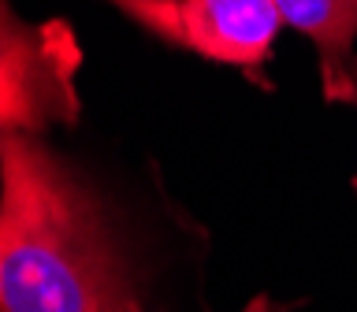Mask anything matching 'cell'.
<instances>
[{
  "label": "cell",
  "mask_w": 357,
  "mask_h": 312,
  "mask_svg": "<svg viewBox=\"0 0 357 312\" xmlns=\"http://www.w3.org/2000/svg\"><path fill=\"white\" fill-rule=\"evenodd\" d=\"M283 26L317 49L324 100L357 104V0H275Z\"/></svg>",
  "instance_id": "obj_4"
},
{
  "label": "cell",
  "mask_w": 357,
  "mask_h": 312,
  "mask_svg": "<svg viewBox=\"0 0 357 312\" xmlns=\"http://www.w3.org/2000/svg\"><path fill=\"white\" fill-rule=\"evenodd\" d=\"M242 312H290V305H279L275 297H268V294H257L250 305H245Z\"/></svg>",
  "instance_id": "obj_5"
},
{
  "label": "cell",
  "mask_w": 357,
  "mask_h": 312,
  "mask_svg": "<svg viewBox=\"0 0 357 312\" xmlns=\"http://www.w3.org/2000/svg\"><path fill=\"white\" fill-rule=\"evenodd\" d=\"M0 312H138L97 201L22 130H0Z\"/></svg>",
  "instance_id": "obj_1"
},
{
  "label": "cell",
  "mask_w": 357,
  "mask_h": 312,
  "mask_svg": "<svg viewBox=\"0 0 357 312\" xmlns=\"http://www.w3.org/2000/svg\"><path fill=\"white\" fill-rule=\"evenodd\" d=\"M82 49L67 22H26L0 0V130L38 134L78 119Z\"/></svg>",
  "instance_id": "obj_2"
},
{
  "label": "cell",
  "mask_w": 357,
  "mask_h": 312,
  "mask_svg": "<svg viewBox=\"0 0 357 312\" xmlns=\"http://www.w3.org/2000/svg\"><path fill=\"white\" fill-rule=\"evenodd\" d=\"M354 189H357V182H354Z\"/></svg>",
  "instance_id": "obj_6"
},
{
  "label": "cell",
  "mask_w": 357,
  "mask_h": 312,
  "mask_svg": "<svg viewBox=\"0 0 357 312\" xmlns=\"http://www.w3.org/2000/svg\"><path fill=\"white\" fill-rule=\"evenodd\" d=\"M156 38L261 78L283 30L275 0H108Z\"/></svg>",
  "instance_id": "obj_3"
}]
</instances>
